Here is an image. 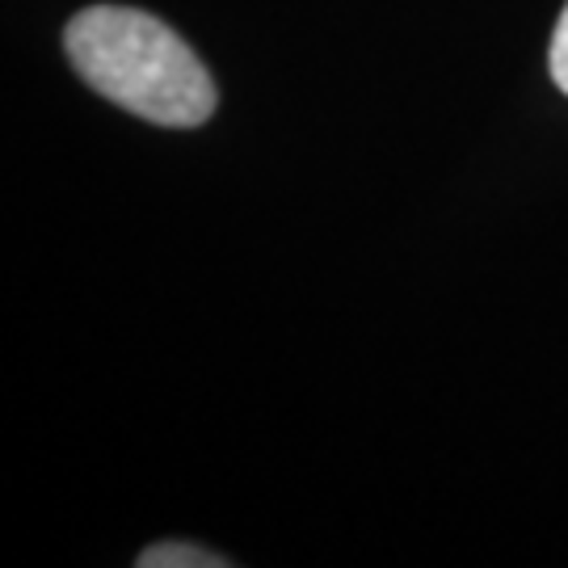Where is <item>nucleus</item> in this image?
Returning a JSON list of instances; mask_svg holds the SVG:
<instances>
[{
    "instance_id": "3",
    "label": "nucleus",
    "mask_w": 568,
    "mask_h": 568,
    "mask_svg": "<svg viewBox=\"0 0 568 568\" xmlns=\"http://www.w3.org/2000/svg\"><path fill=\"white\" fill-rule=\"evenodd\" d=\"M551 81L568 93V4L556 21V34H551Z\"/></svg>"
},
{
    "instance_id": "1",
    "label": "nucleus",
    "mask_w": 568,
    "mask_h": 568,
    "mask_svg": "<svg viewBox=\"0 0 568 568\" xmlns=\"http://www.w3.org/2000/svg\"><path fill=\"white\" fill-rule=\"evenodd\" d=\"M63 47L102 98L156 126H199L215 110L211 72L152 13L93 4L68 21Z\"/></svg>"
},
{
    "instance_id": "2",
    "label": "nucleus",
    "mask_w": 568,
    "mask_h": 568,
    "mask_svg": "<svg viewBox=\"0 0 568 568\" xmlns=\"http://www.w3.org/2000/svg\"><path fill=\"white\" fill-rule=\"evenodd\" d=\"M140 568H227V560L190 544H156L140 556Z\"/></svg>"
}]
</instances>
